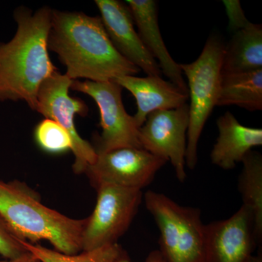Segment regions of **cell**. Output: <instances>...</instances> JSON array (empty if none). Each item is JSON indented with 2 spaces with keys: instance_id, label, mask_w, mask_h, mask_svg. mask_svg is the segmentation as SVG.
<instances>
[{
  "instance_id": "6da1fadb",
  "label": "cell",
  "mask_w": 262,
  "mask_h": 262,
  "mask_svg": "<svg viewBox=\"0 0 262 262\" xmlns=\"http://www.w3.org/2000/svg\"><path fill=\"white\" fill-rule=\"evenodd\" d=\"M48 47L72 80L107 82L141 71L115 49L100 16L52 10Z\"/></svg>"
},
{
  "instance_id": "7a4b0ae2",
  "label": "cell",
  "mask_w": 262,
  "mask_h": 262,
  "mask_svg": "<svg viewBox=\"0 0 262 262\" xmlns=\"http://www.w3.org/2000/svg\"><path fill=\"white\" fill-rule=\"evenodd\" d=\"M52 10L46 6L35 12L24 6L15 10V36L0 43V102L24 101L35 110L41 84L58 71L48 53Z\"/></svg>"
},
{
  "instance_id": "3957f363",
  "label": "cell",
  "mask_w": 262,
  "mask_h": 262,
  "mask_svg": "<svg viewBox=\"0 0 262 262\" xmlns=\"http://www.w3.org/2000/svg\"><path fill=\"white\" fill-rule=\"evenodd\" d=\"M0 216L19 239L32 244L46 239L64 254L82 251L87 219L75 220L44 206L37 193L18 181H0Z\"/></svg>"
},
{
  "instance_id": "277c9868",
  "label": "cell",
  "mask_w": 262,
  "mask_h": 262,
  "mask_svg": "<svg viewBox=\"0 0 262 262\" xmlns=\"http://www.w3.org/2000/svg\"><path fill=\"white\" fill-rule=\"evenodd\" d=\"M146 208L160 231V250L166 262H205V225L200 208L182 206L168 196L148 191Z\"/></svg>"
},
{
  "instance_id": "5b68a950",
  "label": "cell",
  "mask_w": 262,
  "mask_h": 262,
  "mask_svg": "<svg viewBox=\"0 0 262 262\" xmlns=\"http://www.w3.org/2000/svg\"><path fill=\"white\" fill-rule=\"evenodd\" d=\"M225 45L217 36H211L198 59L190 63H179L188 81L189 126L187 136L186 165L196 168L198 145L203 127L216 106L222 75Z\"/></svg>"
},
{
  "instance_id": "8992f818",
  "label": "cell",
  "mask_w": 262,
  "mask_h": 262,
  "mask_svg": "<svg viewBox=\"0 0 262 262\" xmlns=\"http://www.w3.org/2000/svg\"><path fill=\"white\" fill-rule=\"evenodd\" d=\"M97 202L82 232V251L117 244L125 233L142 201V191L103 184L96 188Z\"/></svg>"
},
{
  "instance_id": "52a82bcc",
  "label": "cell",
  "mask_w": 262,
  "mask_h": 262,
  "mask_svg": "<svg viewBox=\"0 0 262 262\" xmlns=\"http://www.w3.org/2000/svg\"><path fill=\"white\" fill-rule=\"evenodd\" d=\"M71 89L92 98L99 110L102 132L96 138L94 147L96 154L120 148L143 149L139 139V127L134 117L128 115L124 107L121 86L114 80H73Z\"/></svg>"
},
{
  "instance_id": "ba28073f",
  "label": "cell",
  "mask_w": 262,
  "mask_h": 262,
  "mask_svg": "<svg viewBox=\"0 0 262 262\" xmlns=\"http://www.w3.org/2000/svg\"><path fill=\"white\" fill-rule=\"evenodd\" d=\"M73 80L66 74L57 71L44 81L37 94L35 111L47 119L54 120L70 134L73 144L75 173H84L89 165L97 158L94 146L82 139L75 127V116H87L89 108L80 98L72 97L69 94Z\"/></svg>"
},
{
  "instance_id": "9c48e42d",
  "label": "cell",
  "mask_w": 262,
  "mask_h": 262,
  "mask_svg": "<svg viewBox=\"0 0 262 262\" xmlns=\"http://www.w3.org/2000/svg\"><path fill=\"white\" fill-rule=\"evenodd\" d=\"M166 163L144 149L120 148L97 155L84 173L96 189L108 184L142 190Z\"/></svg>"
},
{
  "instance_id": "30bf717a",
  "label": "cell",
  "mask_w": 262,
  "mask_h": 262,
  "mask_svg": "<svg viewBox=\"0 0 262 262\" xmlns=\"http://www.w3.org/2000/svg\"><path fill=\"white\" fill-rule=\"evenodd\" d=\"M189 104L173 110H157L146 117L139 128L143 149L170 161L179 182L187 178L185 171Z\"/></svg>"
},
{
  "instance_id": "8fae6325",
  "label": "cell",
  "mask_w": 262,
  "mask_h": 262,
  "mask_svg": "<svg viewBox=\"0 0 262 262\" xmlns=\"http://www.w3.org/2000/svg\"><path fill=\"white\" fill-rule=\"evenodd\" d=\"M256 246L252 213L244 205L229 219L205 225V262H253Z\"/></svg>"
},
{
  "instance_id": "7c38bea8",
  "label": "cell",
  "mask_w": 262,
  "mask_h": 262,
  "mask_svg": "<svg viewBox=\"0 0 262 262\" xmlns=\"http://www.w3.org/2000/svg\"><path fill=\"white\" fill-rule=\"evenodd\" d=\"M100 18L114 47L122 57L147 76H160L161 70L150 54L134 27L126 3L118 0H96Z\"/></svg>"
},
{
  "instance_id": "4fadbf2b",
  "label": "cell",
  "mask_w": 262,
  "mask_h": 262,
  "mask_svg": "<svg viewBox=\"0 0 262 262\" xmlns=\"http://www.w3.org/2000/svg\"><path fill=\"white\" fill-rule=\"evenodd\" d=\"M114 81L135 98L137 111L133 117L139 128L152 112L179 108L189 100L188 93L160 76H122Z\"/></svg>"
},
{
  "instance_id": "5bb4252c",
  "label": "cell",
  "mask_w": 262,
  "mask_h": 262,
  "mask_svg": "<svg viewBox=\"0 0 262 262\" xmlns=\"http://www.w3.org/2000/svg\"><path fill=\"white\" fill-rule=\"evenodd\" d=\"M138 34L150 54L158 62L162 74L179 89L188 93L179 63L170 56L160 32L158 24V8L154 0H127ZM189 94V93H188Z\"/></svg>"
},
{
  "instance_id": "9a60e30c",
  "label": "cell",
  "mask_w": 262,
  "mask_h": 262,
  "mask_svg": "<svg viewBox=\"0 0 262 262\" xmlns=\"http://www.w3.org/2000/svg\"><path fill=\"white\" fill-rule=\"evenodd\" d=\"M219 135L211 152L212 163L225 170L235 168L256 146L262 145V130L241 125L227 112L216 121Z\"/></svg>"
},
{
  "instance_id": "2e32d148",
  "label": "cell",
  "mask_w": 262,
  "mask_h": 262,
  "mask_svg": "<svg viewBox=\"0 0 262 262\" xmlns=\"http://www.w3.org/2000/svg\"><path fill=\"white\" fill-rule=\"evenodd\" d=\"M262 69V26L251 23L234 32L224 48L222 74H237Z\"/></svg>"
},
{
  "instance_id": "e0dca14e",
  "label": "cell",
  "mask_w": 262,
  "mask_h": 262,
  "mask_svg": "<svg viewBox=\"0 0 262 262\" xmlns=\"http://www.w3.org/2000/svg\"><path fill=\"white\" fill-rule=\"evenodd\" d=\"M235 105L248 111L262 110V69L237 74H222L216 106Z\"/></svg>"
},
{
  "instance_id": "ac0fdd59",
  "label": "cell",
  "mask_w": 262,
  "mask_h": 262,
  "mask_svg": "<svg viewBox=\"0 0 262 262\" xmlns=\"http://www.w3.org/2000/svg\"><path fill=\"white\" fill-rule=\"evenodd\" d=\"M242 171L238 179V190L243 205L251 211L258 246L262 242V156L251 150L242 160Z\"/></svg>"
},
{
  "instance_id": "d6986e66",
  "label": "cell",
  "mask_w": 262,
  "mask_h": 262,
  "mask_svg": "<svg viewBox=\"0 0 262 262\" xmlns=\"http://www.w3.org/2000/svg\"><path fill=\"white\" fill-rule=\"evenodd\" d=\"M19 241L27 251L41 262H115L126 255L121 246L117 244L108 245L93 251L68 255L43 247L40 245L30 244L24 239H19Z\"/></svg>"
},
{
  "instance_id": "ffe728a7",
  "label": "cell",
  "mask_w": 262,
  "mask_h": 262,
  "mask_svg": "<svg viewBox=\"0 0 262 262\" xmlns=\"http://www.w3.org/2000/svg\"><path fill=\"white\" fill-rule=\"evenodd\" d=\"M36 143L46 152L62 154L73 149L70 134L58 122L46 118L39 122L34 130Z\"/></svg>"
},
{
  "instance_id": "44dd1931",
  "label": "cell",
  "mask_w": 262,
  "mask_h": 262,
  "mask_svg": "<svg viewBox=\"0 0 262 262\" xmlns=\"http://www.w3.org/2000/svg\"><path fill=\"white\" fill-rule=\"evenodd\" d=\"M6 222L0 216V254L8 260L15 259L27 252Z\"/></svg>"
},
{
  "instance_id": "7402d4cb",
  "label": "cell",
  "mask_w": 262,
  "mask_h": 262,
  "mask_svg": "<svg viewBox=\"0 0 262 262\" xmlns=\"http://www.w3.org/2000/svg\"><path fill=\"white\" fill-rule=\"evenodd\" d=\"M222 3L228 17L229 30L236 32L246 28L251 24L245 15L239 0H224Z\"/></svg>"
},
{
  "instance_id": "603a6c76",
  "label": "cell",
  "mask_w": 262,
  "mask_h": 262,
  "mask_svg": "<svg viewBox=\"0 0 262 262\" xmlns=\"http://www.w3.org/2000/svg\"><path fill=\"white\" fill-rule=\"evenodd\" d=\"M115 262H131L127 258V255L119 258ZM146 262H166L165 258L162 256L161 253L159 251H153L149 253V256L146 258Z\"/></svg>"
},
{
  "instance_id": "cb8c5ba5",
  "label": "cell",
  "mask_w": 262,
  "mask_h": 262,
  "mask_svg": "<svg viewBox=\"0 0 262 262\" xmlns=\"http://www.w3.org/2000/svg\"><path fill=\"white\" fill-rule=\"evenodd\" d=\"M0 262H41L34 255L27 251L18 258L15 259L8 260V261H0Z\"/></svg>"
}]
</instances>
